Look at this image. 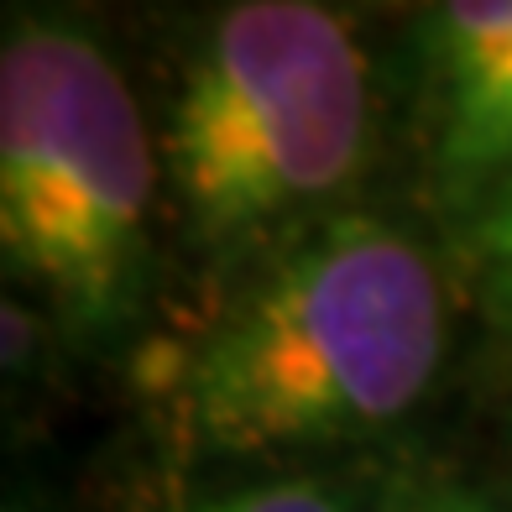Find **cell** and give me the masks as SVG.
<instances>
[{
	"mask_svg": "<svg viewBox=\"0 0 512 512\" xmlns=\"http://www.w3.org/2000/svg\"><path fill=\"white\" fill-rule=\"evenodd\" d=\"M178 512H351V502L319 481H267V486H246V492L189 502Z\"/></svg>",
	"mask_w": 512,
	"mask_h": 512,
	"instance_id": "obj_6",
	"label": "cell"
},
{
	"mask_svg": "<svg viewBox=\"0 0 512 512\" xmlns=\"http://www.w3.org/2000/svg\"><path fill=\"white\" fill-rule=\"evenodd\" d=\"M418 74L429 100H445L486 68L512 58V0H450L418 16Z\"/></svg>",
	"mask_w": 512,
	"mask_h": 512,
	"instance_id": "obj_5",
	"label": "cell"
},
{
	"mask_svg": "<svg viewBox=\"0 0 512 512\" xmlns=\"http://www.w3.org/2000/svg\"><path fill=\"white\" fill-rule=\"evenodd\" d=\"M429 162L434 178L465 204L512 173V58L455 95L429 100Z\"/></svg>",
	"mask_w": 512,
	"mask_h": 512,
	"instance_id": "obj_4",
	"label": "cell"
},
{
	"mask_svg": "<svg viewBox=\"0 0 512 512\" xmlns=\"http://www.w3.org/2000/svg\"><path fill=\"white\" fill-rule=\"evenodd\" d=\"M502 293H507V298H512V283H507V288H502Z\"/></svg>",
	"mask_w": 512,
	"mask_h": 512,
	"instance_id": "obj_8",
	"label": "cell"
},
{
	"mask_svg": "<svg viewBox=\"0 0 512 512\" xmlns=\"http://www.w3.org/2000/svg\"><path fill=\"white\" fill-rule=\"evenodd\" d=\"M371 142V74L345 21L309 0L209 16L162 105L157 157L194 241L236 256L304 236Z\"/></svg>",
	"mask_w": 512,
	"mask_h": 512,
	"instance_id": "obj_2",
	"label": "cell"
},
{
	"mask_svg": "<svg viewBox=\"0 0 512 512\" xmlns=\"http://www.w3.org/2000/svg\"><path fill=\"white\" fill-rule=\"evenodd\" d=\"M157 136L105 48L68 21L11 16L0 42V251L84 340L115 335L147 283Z\"/></svg>",
	"mask_w": 512,
	"mask_h": 512,
	"instance_id": "obj_3",
	"label": "cell"
},
{
	"mask_svg": "<svg viewBox=\"0 0 512 512\" xmlns=\"http://www.w3.org/2000/svg\"><path fill=\"white\" fill-rule=\"evenodd\" d=\"M11 512H21V507H11Z\"/></svg>",
	"mask_w": 512,
	"mask_h": 512,
	"instance_id": "obj_9",
	"label": "cell"
},
{
	"mask_svg": "<svg viewBox=\"0 0 512 512\" xmlns=\"http://www.w3.org/2000/svg\"><path fill=\"white\" fill-rule=\"evenodd\" d=\"M450 345L434 256L403 225L330 215L288 236L215 314L178 377L189 455L251 460L366 439L408 418Z\"/></svg>",
	"mask_w": 512,
	"mask_h": 512,
	"instance_id": "obj_1",
	"label": "cell"
},
{
	"mask_svg": "<svg viewBox=\"0 0 512 512\" xmlns=\"http://www.w3.org/2000/svg\"><path fill=\"white\" fill-rule=\"evenodd\" d=\"M471 246L497 277V288L512 283V173L497 178L476 204H471Z\"/></svg>",
	"mask_w": 512,
	"mask_h": 512,
	"instance_id": "obj_7",
	"label": "cell"
}]
</instances>
